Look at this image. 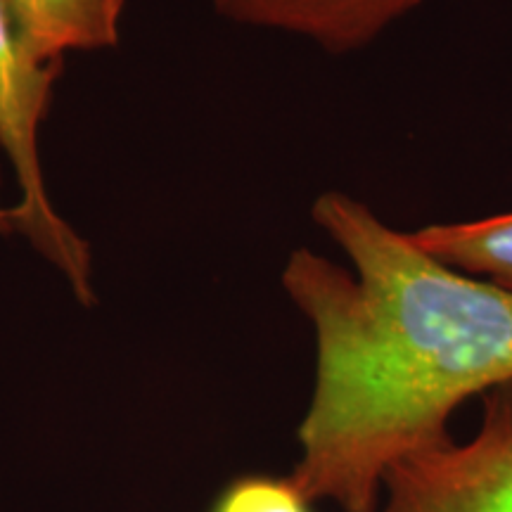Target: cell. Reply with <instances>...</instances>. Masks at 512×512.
<instances>
[{
    "label": "cell",
    "mask_w": 512,
    "mask_h": 512,
    "mask_svg": "<svg viewBox=\"0 0 512 512\" xmlns=\"http://www.w3.org/2000/svg\"><path fill=\"white\" fill-rule=\"evenodd\" d=\"M311 216L351 268L299 247L280 275L316 339L292 477L313 503L377 512L389 467L512 382V292L434 259L347 192H323Z\"/></svg>",
    "instance_id": "cell-1"
},
{
    "label": "cell",
    "mask_w": 512,
    "mask_h": 512,
    "mask_svg": "<svg viewBox=\"0 0 512 512\" xmlns=\"http://www.w3.org/2000/svg\"><path fill=\"white\" fill-rule=\"evenodd\" d=\"M413 238L434 259L512 292V211L477 221L432 223Z\"/></svg>",
    "instance_id": "cell-6"
},
{
    "label": "cell",
    "mask_w": 512,
    "mask_h": 512,
    "mask_svg": "<svg viewBox=\"0 0 512 512\" xmlns=\"http://www.w3.org/2000/svg\"><path fill=\"white\" fill-rule=\"evenodd\" d=\"M15 230H12V219H10V207L3 204V197H0V238H12Z\"/></svg>",
    "instance_id": "cell-8"
},
{
    "label": "cell",
    "mask_w": 512,
    "mask_h": 512,
    "mask_svg": "<svg viewBox=\"0 0 512 512\" xmlns=\"http://www.w3.org/2000/svg\"><path fill=\"white\" fill-rule=\"evenodd\" d=\"M292 475L249 472L223 486L207 512H316Z\"/></svg>",
    "instance_id": "cell-7"
},
{
    "label": "cell",
    "mask_w": 512,
    "mask_h": 512,
    "mask_svg": "<svg viewBox=\"0 0 512 512\" xmlns=\"http://www.w3.org/2000/svg\"><path fill=\"white\" fill-rule=\"evenodd\" d=\"M60 74V64H46L29 53L8 3L0 0V152L19 192L10 204L12 230L62 275L76 302L93 306L91 245L57 211L43 174L41 131Z\"/></svg>",
    "instance_id": "cell-2"
},
{
    "label": "cell",
    "mask_w": 512,
    "mask_h": 512,
    "mask_svg": "<svg viewBox=\"0 0 512 512\" xmlns=\"http://www.w3.org/2000/svg\"><path fill=\"white\" fill-rule=\"evenodd\" d=\"M377 512H512V382L482 396V425L465 444L451 437L384 472Z\"/></svg>",
    "instance_id": "cell-3"
},
{
    "label": "cell",
    "mask_w": 512,
    "mask_h": 512,
    "mask_svg": "<svg viewBox=\"0 0 512 512\" xmlns=\"http://www.w3.org/2000/svg\"><path fill=\"white\" fill-rule=\"evenodd\" d=\"M24 46L36 60L60 64L69 53L119 46L126 0H5Z\"/></svg>",
    "instance_id": "cell-5"
},
{
    "label": "cell",
    "mask_w": 512,
    "mask_h": 512,
    "mask_svg": "<svg viewBox=\"0 0 512 512\" xmlns=\"http://www.w3.org/2000/svg\"><path fill=\"white\" fill-rule=\"evenodd\" d=\"M425 0H214L228 22L278 31L330 55L366 50Z\"/></svg>",
    "instance_id": "cell-4"
}]
</instances>
